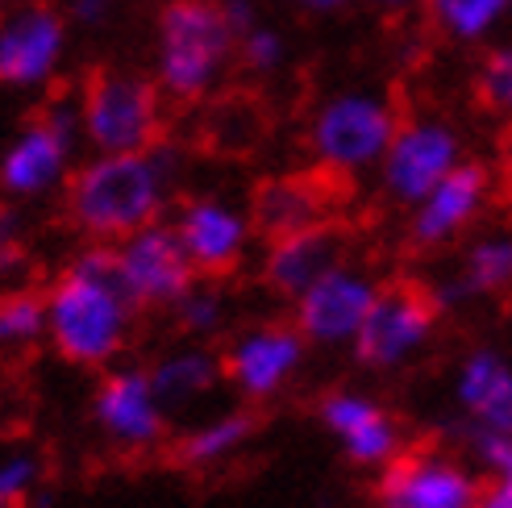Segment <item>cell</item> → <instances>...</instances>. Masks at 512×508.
Returning a JSON list of instances; mask_svg holds the SVG:
<instances>
[{
    "mask_svg": "<svg viewBox=\"0 0 512 508\" xmlns=\"http://www.w3.org/2000/svg\"><path fill=\"white\" fill-rule=\"evenodd\" d=\"M0 508H13V504H9V500H5V496H0Z\"/></svg>",
    "mask_w": 512,
    "mask_h": 508,
    "instance_id": "38",
    "label": "cell"
},
{
    "mask_svg": "<svg viewBox=\"0 0 512 508\" xmlns=\"http://www.w3.org/2000/svg\"><path fill=\"white\" fill-rule=\"evenodd\" d=\"M346 259V234L338 230L334 221H317V225H304V230L292 234H279L267 238L263 250V284L279 296V300H296L304 288L321 279L334 263Z\"/></svg>",
    "mask_w": 512,
    "mask_h": 508,
    "instance_id": "18",
    "label": "cell"
},
{
    "mask_svg": "<svg viewBox=\"0 0 512 508\" xmlns=\"http://www.w3.org/2000/svg\"><path fill=\"white\" fill-rule=\"evenodd\" d=\"M479 471L492 475V484L512 488V434H471Z\"/></svg>",
    "mask_w": 512,
    "mask_h": 508,
    "instance_id": "31",
    "label": "cell"
},
{
    "mask_svg": "<svg viewBox=\"0 0 512 508\" xmlns=\"http://www.w3.org/2000/svg\"><path fill=\"white\" fill-rule=\"evenodd\" d=\"M46 342V296L34 288L0 292V354H30Z\"/></svg>",
    "mask_w": 512,
    "mask_h": 508,
    "instance_id": "25",
    "label": "cell"
},
{
    "mask_svg": "<svg viewBox=\"0 0 512 508\" xmlns=\"http://www.w3.org/2000/svg\"><path fill=\"white\" fill-rule=\"evenodd\" d=\"M379 288L383 284L367 267L342 259L292 300V325L317 350H350Z\"/></svg>",
    "mask_w": 512,
    "mask_h": 508,
    "instance_id": "12",
    "label": "cell"
},
{
    "mask_svg": "<svg viewBox=\"0 0 512 508\" xmlns=\"http://www.w3.org/2000/svg\"><path fill=\"white\" fill-rule=\"evenodd\" d=\"M438 317H442V309L433 304L429 288L383 284L350 350H354V359L371 371H400L433 342Z\"/></svg>",
    "mask_w": 512,
    "mask_h": 508,
    "instance_id": "10",
    "label": "cell"
},
{
    "mask_svg": "<svg viewBox=\"0 0 512 508\" xmlns=\"http://www.w3.org/2000/svg\"><path fill=\"white\" fill-rule=\"evenodd\" d=\"M217 5H221L225 25L234 30V38L246 34L250 25H259V21H263V0H217Z\"/></svg>",
    "mask_w": 512,
    "mask_h": 508,
    "instance_id": "33",
    "label": "cell"
},
{
    "mask_svg": "<svg viewBox=\"0 0 512 508\" xmlns=\"http://www.w3.org/2000/svg\"><path fill=\"white\" fill-rule=\"evenodd\" d=\"M375 13H388V17H400V13H413L421 9V0H367Z\"/></svg>",
    "mask_w": 512,
    "mask_h": 508,
    "instance_id": "36",
    "label": "cell"
},
{
    "mask_svg": "<svg viewBox=\"0 0 512 508\" xmlns=\"http://www.w3.org/2000/svg\"><path fill=\"white\" fill-rule=\"evenodd\" d=\"M475 508H512V488H504V484H488Z\"/></svg>",
    "mask_w": 512,
    "mask_h": 508,
    "instance_id": "35",
    "label": "cell"
},
{
    "mask_svg": "<svg viewBox=\"0 0 512 508\" xmlns=\"http://www.w3.org/2000/svg\"><path fill=\"white\" fill-rule=\"evenodd\" d=\"M454 404L471 434H512V363L479 346L454 371Z\"/></svg>",
    "mask_w": 512,
    "mask_h": 508,
    "instance_id": "19",
    "label": "cell"
},
{
    "mask_svg": "<svg viewBox=\"0 0 512 508\" xmlns=\"http://www.w3.org/2000/svg\"><path fill=\"white\" fill-rule=\"evenodd\" d=\"M42 475H46V467L34 450H21V446L0 450V496H5L13 508L30 492H38Z\"/></svg>",
    "mask_w": 512,
    "mask_h": 508,
    "instance_id": "30",
    "label": "cell"
},
{
    "mask_svg": "<svg viewBox=\"0 0 512 508\" xmlns=\"http://www.w3.org/2000/svg\"><path fill=\"white\" fill-rule=\"evenodd\" d=\"M113 259H117V275L125 292H130V300L142 313H171L200 279L167 217L113 242Z\"/></svg>",
    "mask_w": 512,
    "mask_h": 508,
    "instance_id": "13",
    "label": "cell"
},
{
    "mask_svg": "<svg viewBox=\"0 0 512 508\" xmlns=\"http://www.w3.org/2000/svg\"><path fill=\"white\" fill-rule=\"evenodd\" d=\"M46 296V346L63 363L105 371L130 350L142 309L125 292L113 246L84 242L50 279Z\"/></svg>",
    "mask_w": 512,
    "mask_h": 508,
    "instance_id": "2",
    "label": "cell"
},
{
    "mask_svg": "<svg viewBox=\"0 0 512 508\" xmlns=\"http://www.w3.org/2000/svg\"><path fill=\"white\" fill-rule=\"evenodd\" d=\"M512 292V225H496V230H483L467 242L458 271L450 279H442L438 288H429L433 304L446 309H463L471 300H488V296H504Z\"/></svg>",
    "mask_w": 512,
    "mask_h": 508,
    "instance_id": "20",
    "label": "cell"
},
{
    "mask_svg": "<svg viewBox=\"0 0 512 508\" xmlns=\"http://www.w3.org/2000/svg\"><path fill=\"white\" fill-rule=\"evenodd\" d=\"M75 30L59 0H5L0 5V88L42 96L59 88Z\"/></svg>",
    "mask_w": 512,
    "mask_h": 508,
    "instance_id": "7",
    "label": "cell"
},
{
    "mask_svg": "<svg viewBox=\"0 0 512 508\" xmlns=\"http://www.w3.org/2000/svg\"><path fill=\"white\" fill-rule=\"evenodd\" d=\"M250 221L263 238L329 221V188L321 175H271L250 196Z\"/></svg>",
    "mask_w": 512,
    "mask_h": 508,
    "instance_id": "21",
    "label": "cell"
},
{
    "mask_svg": "<svg viewBox=\"0 0 512 508\" xmlns=\"http://www.w3.org/2000/svg\"><path fill=\"white\" fill-rule=\"evenodd\" d=\"M25 271H30V250H25V213L21 205L0 196V279L21 288Z\"/></svg>",
    "mask_w": 512,
    "mask_h": 508,
    "instance_id": "29",
    "label": "cell"
},
{
    "mask_svg": "<svg viewBox=\"0 0 512 508\" xmlns=\"http://www.w3.org/2000/svg\"><path fill=\"white\" fill-rule=\"evenodd\" d=\"M479 467L446 450H400L379 471V508H475L483 496Z\"/></svg>",
    "mask_w": 512,
    "mask_h": 508,
    "instance_id": "15",
    "label": "cell"
},
{
    "mask_svg": "<svg viewBox=\"0 0 512 508\" xmlns=\"http://www.w3.org/2000/svg\"><path fill=\"white\" fill-rule=\"evenodd\" d=\"M179 246L188 250V259L200 279H229L254 250V230L250 209L242 200L225 192H188L175 196L167 213Z\"/></svg>",
    "mask_w": 512,
    "mask_h": 508,
    "instance_id": "9",
    "label": "cell"
},
{
    "mask_svg": "<svg viewBox=\"0 0 512 508\" xmlns=\"http://www.w3.org/2000/svg\"><path fill=\"white\" fill-rule=\"evenodd\" d=\"M175 325L184 329V338L192 342H209L225 334L229 325V296L221 292V279H196V288L175 304Z\"/></svg>",
    "mask_w": 512,
    "mask_h": 508,
    "instance_id": "27",
    "label": "cell"
},
{
    "mask_svg": "<svg viewBox=\"0 0 512 508\" xmlns=\"http://www.w3.org/2000/svg\"><path fill=\"white\" fill-rule=\"evenodd\" d=\"M184 171L188 155L171 138L125 155H84L59 192L63 217L84 242L113 246L171 213Z\"/></svg>",
    "mask_w": 512,
    "mask_h": 508,
    "instance_id": "1",
    "label": "cell"
},
{
    "mask_svg": "<svg viewBox=\"0 0 512 508\" xmlns=\"http://www.w3.org/2000/svg\"><path fill=\"white\" fill-rule=\"evenodd\" d=\"M433 34L454 46H483L512 17V0H421Z\"/></svg>",
    "mask_w": 512,
    "mask_h": 508,
    "instance_id": "23",
    "label": "cell"
},
{
    "mask_svg": "<svg viewBox=\"0 0 512 508\" xmlns=\"http://www.w3.org/2000/svg\"><path fill=\"white\" fill-rule=\"evenodd\" d=\"M317 421L346 459L363 471H383L404 450V425L396 421V413L358 388L325 392L317 404Z\"/></svg>",
    "mask_w": 512,
    "mask_h": 508,
    "instance_id": "17",
    "label": "cell"
},
{
    "mask_svg": "<svg viewBox=\"0 0 512 508\" xmlns=\"http://www.w3.org/2000/svg\"><path fill=\"white\" fill-rule=\"evenodd\" d=\"M80 159H84V130H80L75 88H50L38 96V109L0 146V196L21 209L42 205V200L67 188Z\"/></svg>",
    "mask_w": 512,
    "mask_h": 508,
    "instance_id": "4",
    "label": "cell"
},
{
    "mask_svg": "<svg viewBox=\"0 0 512 508\" xmlns=\"http://www.w3.org/2000/svg\"><path fill=\"white\" fill-rule=\"evenodd\" d=\"M500 184H504V192L512 196V130H508L504 150H500Z\"/></svg>",
    "mask_w": 512,
    "mask_h": 508,
    "instance_id": "37",
    "label": "cell"
},
{
    "mask_svg": "<svg viewBox=\"0 0 512 508\" xmlns=\"http://www.w3.org/2000/svg\"><path fill=\"white\" fill-rule=\"evenodd\" d=\"M288 59H292V42L267 17L250 25L246 34H238L234 42V71H242L246 80H275V75H284Z\"/></svg>",
    "mask_w": 512,
    "mask_h": 508,
    "instance_id": "26",
    "label": "cell"
},
{
    "mask_svg": "<svg viewBox=\"0 0 512 508\" xmlns=\"http://www.w3.org/2000/svg\"><path fill=\"white\" fill-rule=\"evenodd\" d=\"M496 192V171L479 159H463L438 188H429L408 209V246L413 250H446L488 213Z\"/></svg>",
    "mask_w": 512,
    "mask_h": 508,
    "instance_id": "16",
    "label": "cell"
},
{
    "mask_svg": "<svg viewBox=\"0 0 512 508\" xmlns=\"http://www.w3.org/2000/svg\"><path fill=\"white\" fill-rule=\"evenodd\" d=\"M309 359V342L292 321H259L238 329L221 350V375L246 404L284 396Z\"/></svg>",
    "mask_w": 512,
    "mask_h": 508,
    "instance_id": "11",
    "label": "cell"
},
{
    "mask_svg": "<svg viewBox=\"0 0 512 508\" xmlns=\"http://www.w3.org/2000/svg\"><path fill=\"white\" fill-rule=\"evenodd\" d=\"M146 371H150V379H155V392L167 404V413H184V409H192V404L209 400L225 384L221 350H213L209 342H192V338L184 346L159 354Z\"/></svg>",
    "mask_w": 512,
    "mask_h": 508,
    "instance_id": "22",
    "label": "cell"
},
{
    "mask_svg": "<svg viewBox=\"0 0 512 508\" xmlns=\"http://www.w3.org/2000/svg\"><path fill=\"white\" fill-rule=\"evenodd\" d=\"M88 413H92V425L100 429V438L125 454H146L163 446L167 417H171L155 392L150 371L134 363H113L100 371Z\"/></svg>",
    "mask_w": 512,
    "mask_h": 508,
    "instance_id": "14",
    "label": "cell"
},
{
    "mask_svg": "<svg viewBox=\"0 0 512 508\" xmlns=\"http://www.w3.org/2000/svg\"><path fill=\"white\" fill-rule=\"evenodd\" d=\"M0 5H5V0H0Z\"/></svg>",
    "mask_w": 512,
    "mask_h": 508,
    "instance_id": "39",
    "label": "cell"
},
{
    "mask_svg": "<svg viewBox=\"0 0 512 508\" xmlns=\"http://www.w3.org/2000/svg\"><path fill=\"white\" fill-rule=\"evenodd\" d=\"M254 438V417L250 413H221V417H209L192 425L184 442L175 446V459L192 467V471H213L221 463H229L234 454H242Z\"/></svg>",
    "mask_w": 512,
    "mask_h": 508,
    "instance_id": "24",
    "label": "cell"
},
{
    "mask_svg": "<svg viewBox=\"0 0 512 508\" xmlns=\"http://www.w3.org/2000/svg\"><path fill=\"white\" fill-rule=\"evenodd\" d=\"M234 42L217 0H163L155 13L150 75L167 105L196 109L213 100L234 75Z\"/></svg>",
    "mask_w": 512,
    "mask_h": 508,
    "instance_id": "3",
    "label": "cell"
},
{
    "mask_svg": "<svg viewBox=\"0 0 512 508\" xmlns=\"http://www.w3.org/2000/svg\"><path fill=\"white\" fill-rule=\"evenodd\" d=\"M75 34H100L117 17V0H59Z\"/></svg>",
    "mask_w": 512,
    "mask_h": 508,
    "instance_id": "32",
    "label": "cell"
},
{
    "mask_svg": "<svg viewBox=\"0 0 512 508\" xmlns=\"http://www.w3.org/2000/svg\"><path fill=\"white\" fill-rule=\"evenodd\" d=\"M400 125V109L379 88H338L321 96L309 125H304V150L321 175L354 180L379 167L383 150Z\"/></svg>",
    "mask_w": 512,
    "mask_h": 508,
    "instance_id": "5",
    "label": "cell"
},
{
    "mask_svg": "<svg viewBox=\"0 0 512 508\" xmlns=\"http://www.w3.org/2000/svg\"><path fill=\"white\" fill-rule=\"evenodd\" d=\"M463 159H467V142L454 121H446L438 113L400 117L396 134L375 167V184L396 209H413L417 200L429 188H438Z\"/></svg>",
    "mask_w": 512,
    "mask_h": 508,
    "instance_id": "8",
    "label": "cell"
},
{
    "mask_svg": "<svg viewBox=\"0 0 512 508\" xmlns=\"http://www.w3.org/2000/svg\"><path fill=\"white\" fill-rule=\"evenodd\" d=\"M75 100H80L84 155H125L167 138V96L150 71L96 67L80 80Z\"/></svg>",
    "mask_w": 512,
    "mask_h": 508,
    "instance_id": "6",
    "label": "cell"
},
{
    "mask_svg": "<svg viewBox=\"0 0 512 508\" xmlns=\"http://www.w3.org/2000/svg\"><path fill=\"white\" fill-rule=\"evenodd\" d=\"M284 5L304 13V17H342L358 5V0H284Z\"/></svg>",
    "mask_w": 512,
    "mask_h": 508,
    "instance_id": "34",
    "label": "cell"
},
{
    "mask_svg": "<svg viewBox=\"0 0 512 508\" xmlns=\"http://www.w3.org/2000/svg\"><path fill=\"white\" fill-rule=\"evenodd\" d=\"M475 100L483 113L512 121V42L488 46L475 67Z\"/></svg>",
    "mask_w": 512,
    "mask_h": 508,
    "instance_id": "28",
    "label": "cell"
}]
</instances>
